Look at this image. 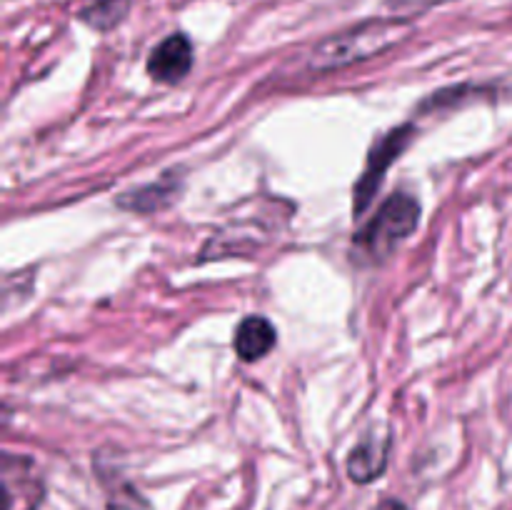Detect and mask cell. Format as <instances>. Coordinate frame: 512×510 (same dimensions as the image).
<instances>
[{
  "instance_id": "obj_4",
  "label": "cell",
  "mask_w": 512,
  "mask_h": 510,
  "mask_svg": "<svg viewBox=\"0 0 512 510\" xmlns=\"http://www.w3.org/2000/svg\"><path fill=\"white\" fill-rule=\"evenodd\" d=\"M193 68V43L185 33H173L160 40L148 55V73L158 83L175 85Z\"/></svg>"
},
{
  "instance_id": "obj_3",
  "label": "cell",
  "mask_w": 512,
  "mask_h": 510,
  "mask_svg": "<svg viewBox=\"0 0 512 510\" xmlns=\"http://www.w3.org/2000/svg\"><path fill=\"white\" fill-rule=\"evenodd\" d=\"M413 135H415L413 125H400V128H393L390 133H385L383 138L373 145V150H370L368 155V163H365L363 175H360L358 185H355V193H353L355 215H363L365 208L373 203L380 185H383L385 173H388L390 165L400 158V153H405V148L410 145Z\"/></svg>"
},
{
  "instance_id": "obj_1",
  "label": "cell",
  "mask_w": 512,
  "mask_h": 510,
  "mask_svg": "<svg viewBox=\"0 0 512 510\" xmlns=\"http://www.w3.org/2000/svg\"><path fill=\"white\" fill-rule=\"evenodd\" d=\"M413 30V23L403 15L395 18H373L345 28L315 45L308 55V68L313 73H333L355 63L375 58L385 50L403 43Z\"/></svg>"
},
{
  "instance_id": "obj_9",
  "label": "cell",
  "mask_w": 512,
  "mask_h": 510,
  "mask_svg": "<svg viewBox=\"0 0 512 510\" xmlns=\"http://www.w3.org/2000/svg\"><path fill=\"white\" fill-rule=\"evenodd\" d=\"M130 3L133 0H90L80 10V18L95 30H113L128 15Z\"/></svg>"
},
{
  "instance_id": "obj_8",
  "label": "cell",
  "mask_w": 512,
  "mask_h": 510,
  "mask_svg": "<svg viewBox=\"0 0 512 510\" xmlns=\"http://www.w3.org/2000/svg\"><path fill=\"white\" fill-rule=\"evenodd\" d=\"M178 190H180L178 175H163L158 183L125 193L123 198L118 200V205H123L125 210H133V213H153V210L165 208V205L178 195Z\"/></svg>"
},
{
  "instance_id": "obj_12",
  "label": "cell",
  "mask_w": 512,
  "mask_h": 510,
  "mask_svg": "<svg viewBox=\"0 0 512 510\" xmlns=\"http://www.w3.org/2000/svg\"><path fill=\"white\" fill-rule=\"evenodd\" d=\"M378 510H408V508H405L403 503H398V500H385Z\"/></svg>"
},
{
  "instance_id": "obj_10",
  "label": "cell",
  "mask_w": 512,
  "mask_h": 510,
  "mask_svg": "<svg viewBox=\"0 0 512 510\" xmlns=\"http://www.w3.org/2000/svg\"><path fill=\"white\" fill-rule=\"evenodd\" d=\"M108 510H153L148 500L138 493L130 483H118L110 488Z\"/></svg>"
},
{
  "instance_id": "obj_2",
  "label": "cell",
  "mask_w": 512,
  "mask_h": 510,
  "mask_svg": "<svg viewBox=\"0 0 512 510\" xmlns=\"http://www.w3.org/2000/svg\"><path fill=\"white\" fill-rule=\"evenodd\" d=\"M420 223V203L408 193H393L375 218L358 233L355 243L370 260H385L403 240L415 233Z\"/></svg>"
},
{
  "instance_id": "obj_7",
  "label": "cell",
  "mask_w": 512,
  "mask_h": 510,
  "mask_svg": "<svg viewBox=\"0 0 512 510\" xmlns=\"http://www.w3.org/2000/svg\"><path fill=\"white\" fill-rule=\"evenodd\" d=\"M275 343H278L275 325L263 315H250L235 330V353L245 363H255V360L265 358L275 348Z\"/></svg>"
},
{
  "instance_id": "obj_11",
  "label": "cell",
  "mask_w": 512,
  "mask_h": 510,
  "mask_svg": "<svg viewBox=\"0 0 512 510\" xmlns=\"http://www.w3.org/2000/svg\"><path fill=\"white\" fill-rule=\"evenodd\" d=\"M438 3H445V0H388V8L395 13H413V10L433 8Z\"/></svg>"
},
{
  "instance_id": "obj_5",
  "label": "cell",
  "mask_w": 512,
  "mask_h": 510,
  "mask_svg": "<svg viewBox=\"0 0 512 510\" xmlns=\"http://www.w3.org/2000/svg\"><path fill=\"white\" fill-rule=\"evenodd\" d=\"M3 510H35L43 488L35 478L33 465L25 458H3Z\"/></svg>"
},
{
  "instance_id": "obj_6",
  "label": "cell",
  "mask_w": 512,
  "mask_h": 510,
  "mask_svg": "<svg viewBox=\"0 0 512 510\" xmlns=\"http://www.w3.org/2000/svg\"><path fill=\"white\" fill-rule=\"evenodd\" d=\"M388 435H368L360 440L348 458V475L355 483H373L388 465Z\"/></svg>"
}]
</instances>
